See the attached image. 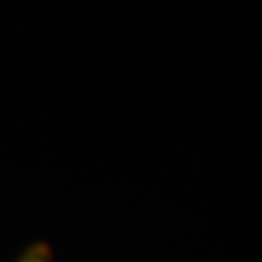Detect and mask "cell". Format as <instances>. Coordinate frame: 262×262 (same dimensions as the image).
I'll list each match as a JSON object with an SVG mask.
<instances>
[{
	"label": "cell",
	"mask_w": 262,
	"mask_h": 262,
	"mask_svg": "<svg viewBox=\"0 0 262 262\" xmlns=\"http://www.w3.org/2000/svg\"><path fill=\"white\" fill-rule=\"evenodd\" d=\"M19 262H51V256H49V251L45 247H35L29 253L24 254Z\"/></svg>",
	"instance_id": "6da1fadb"
}]
</instances>
